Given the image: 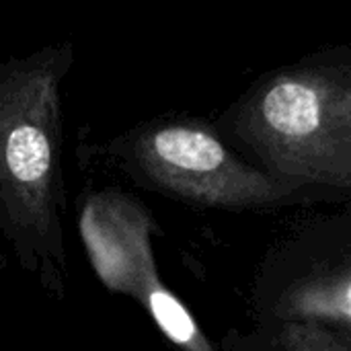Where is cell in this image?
<instances>
[{
    "mask_svg": "<svg viewBox=\"0 0 351 351\" xmlns=\"http://www.w3.org/2000/svg\"><path fill=\"white\" fill-rule=\"evenodd\" d=\"M74 60L66 39L0 62V232L56 298L66 276L62 84Z\"/></svg>",
    "mask_w": 351,
    "mask_h": 351,
    "instance_id": "cell-1",
    "label": "cell"
},
{
    "mask_svg": "<svg viewBox=\"0 0 351 351\" xmlns=\"http://www.w3.org/2000/svg\"><path fill=\"white\" fill-rule=\"evenodd\" d=\"M255 167L300 189H351V45L257 76L214 121Z\"/></svg>",
    "mask_w": 351,
    "mask_h": 351,
    "instance_id": "cell-2",
    "label": "cell"
},
{
    "mask_svg": "<svg viewBox=\"0 0 351 351\" xmlns=\"http://www.w3.org/2000/svg\"><path fill=\"white\" fill-rule=\"evenodd\" d=\"M99 150L142 187L202 208L274 210L308 191L274 179L243 158L210 119L187 113L146 119Z\"/></svg>",
    "mask_w": 351,
    "mask_h": 351,
    "instance_id": "cell-3",
    "label": "cell"
},
{
    "mask_svg": "<svg viewBox=\"0 0 351 351\" xmlns=\"http://www.w3.org/2000/svg\"><path fill=\"white\" fill-rule=\"evenodd\" d=\"M80 239L103 286L132 296L179 351H216L183 302L160 280L148 208L117 189L93 191L80 206Z\"/></svg>",
    "mask_w": 351,
    "mask_h": 351,
    "instance_id": "cell-4",
    "label": "cell"
},
{
    "mask_svg": "<svg viewBox=\"0 0 351 351\" xmlns=\"http://www.w3.org/2000/svg\"><path fill=\"white\" fill-rule=\"evenodd\" d=\"M255 306L265 323H317L351 333L350 218L325 220L267 255Z\"/></svg>",
    "mask_w": 351,
    "mask_h": 351,
    "instance_id": "cell-5",
    "label": "cell"
},
{
    "mask_svg": "<svg viewBox=\"0 0 351 351\" xmlns=\"http://www.w3.org/2000/svg\"><path fill=\"white\" fill-rule=\"evenodd\" d=\"M274 351H351V333L317 323H269Z\"/></svg>",
    "mask_w": 351,
    "mask_h": 351,
    "instance_id": "cell-6",
    "label": "cell"
}]
</instances>
